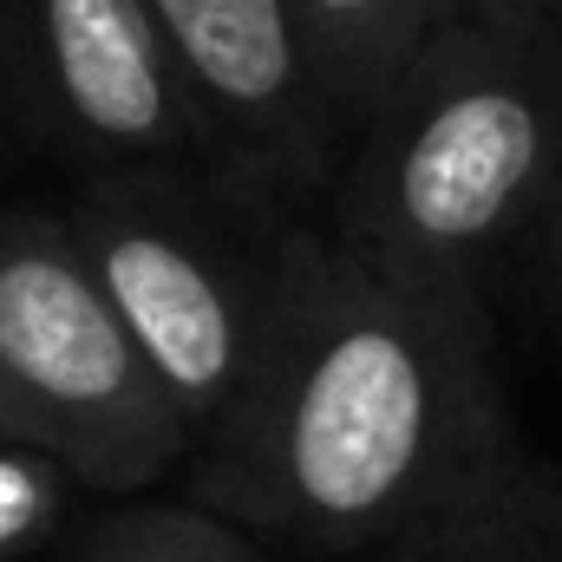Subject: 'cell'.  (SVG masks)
<instances>
[{"label":"cell","instance_id":"cell-1","mask_svg":"<svg viewBox=\"0 0 562 562\" xmlns=\"http://www.w3.org/2000/svg\"><path fill=\"white\" fill-rule=\"evenodd\" d=\"M517 451L484 294L294 223L262 353L190 451L183 504L262 543L386 557Z\"/></svg>","mask_w":562,"mask_h":562},{"label":"cell","instance_id":"cell-2","mask_svg":"<svg viewBox=\"0 0 562 562\" xmlns=\"http://www.w3.org/2000/svg\"><path fill=\"white\" fill-rule=\"evenodd\" d=\"M562 196V26L543 0H445L334 170L367 256L491 288Z\"/></svg>","mask_w":562,"mask_h":562},{"label":"cell","instance_id":"cell-3","mask_svg":"<svg viewBox=\"0 0 562 562\" xmlns=\"http://www.w3.org/2000/svg\"><path fill=\"white\" fill-rule=\"evenodd\" d=\"M276 216L223 177L196 190L177 170H105L66 210L138 360L190 425V451L223 425L262 353L288 243Z\"/></svg>","mask_w":562,"mask_h":562},{"label":"cell","instance_id":"cell-4","mask_svg":"<svg viewBox=\"0 0 562 562\" xmlns=\"http://www.w3.org/2000/svg\"><path fill=\"white\" fill-rule=\"evenodd\" d=\"M0 445L86 491H150L190 464V425L138 360L66 216H0Z\"/></svg>","mask_w":562,"mask_h":562},{"label":"cell","instance_id":"cell-5","mask_svg":"<svg viewBox=\"0 0 562 562\" xmlns=\"http://www.w3.org/2000/svg\"><path fill=\"white\" fill-rule=\"evenodd\" d=\"M210 132V177L288 210L334 190L353 125L294 0H144Z\"/></svg>","mask_w":562,"mask_h":562},{"label":"cell","instance_id":"cell-6","mask_svg":"<svg viewBox=\"0 0 562 562\" xmlns=\"http://www.w3.org/2000/svg\"><path fill=\"white\" fill-rule=\"evenodd\" d=\"M13 59L46 138L99 177L210 164L203 112L144 0H13Z\"/></svg>","mask_w":562,"mask_h":562},{"label":"cell","instance_id":"cell-7","mask_svg":"<svg viewBox=\"0 0 562 562\" xmlns=\"http://www.w3.org/2000/svg\"><path fill=\"white\" fill-rule=\"evenodd\" d=\"M386 562H562V471L517 451L471 497L400 537Z\"/></svg>","mask_w":562,"mask_h":562},{"label":"cell","instance_id":"cell-8","mask_svg":"<svg viewBox=\"0 0 562 562\" xmlns=\"http://www.w3.org/2000/svg\"><path fill=\"white\" fill-rule=\"evenodd\" d=\"M294 7L321 46L327 86H334L353 132L380 105V92L400 79V66L413 59L425 26L445 13V0H294Z\"/></svg>","mask_w":562,"mask_h":562},{"label":"cell","instance_id":"cell-9","mask_svg":"<svg viewBox=\"0 0 562 562\" xmlns=\"http://www.w3.org/2000/svg\"><path fill=\"white\" fill-rule=\"evenodd\" d=\"M66 562H288L262 537L196 510V504H138L86 530Z\"/></svg>","mask_w":562,"mask_h":562},{"label":"cell","instance_id":"cell-10","mask_svg":"<svg viewBox=\"0 0 562 562\" xmlns=\"http://www.w3.org/2000/svg\"><path fill=\"white\" fill-rule=\"evenodd\" d=\"M66 484H72V477L53 471L46 458L0 445V557L40 543V537L53 530V517H59V504H66Z\"/></svg>","mask_w":562,"mask_h":562},{"label":"cell","instance_id":"cell-11","mask_svg":"<svg viewBox=\"0 0 562 562\" xmlns=\"http://www.w3.org/2000/svg\"><path fill=\"white\" fill-rule=\"evenodd\" d=\"M530 256H537V288H543V294L562 307V196H557V210H550V223L537 229Z\"/></svg>","mask_w":562,"mask_h":562},{"label":"cell","instance_id":"cell-12","mask_svg":"<svg viewBox=\"0 0 562 562\" xmlns=\"http://www.w3.org/2000/svg\"><path fill=\"white\" fill-rule=\"evenodd\" d=\"M20 99V59H13V0H0V119Z\"/></svg>","mask_w":562,"mask_h":562},{"label":"cell","instance_id":"cell-13","mask_svg":"<svg viewBox=\"0 0 562 562\" xmlns=\"http://www.w3.org/2000/svg\"><path fill=\"white\" fill-rule=\"evenodd\" d=\"M543 7H550V20H557V26H562V0H543Z\"/></svg>","mask_w":562,"mask_h":562}]
</instances>
